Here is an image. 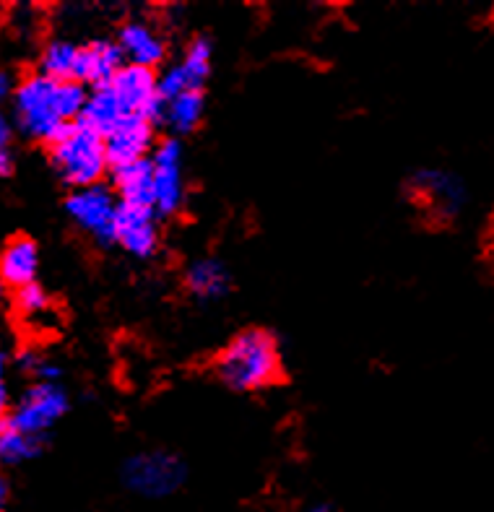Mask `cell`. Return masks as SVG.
<instances>
[{
    "label": "cell",
    "instance_id": "1",
    "mask_svg": "<svg viewBox=\"0 0 494 512\" xmlns=\"http://www.w3.org/2000/svg\"><path fill=\"white\" fill-rule=\"evenodd\" d=\"M84 104L86 91L81 84L34 73L13 89V120L24 136L50 146L65 125L76 123Z\"/></svg>",
    "mask_w": 494,
    "mask_h": 512
},
{
    "label": "cell",
    "instance_id": "2",
    "mask_svg": "<svg viewBox=\"0 0 494 512\" xmlns=\"http://www.w3.org/2000/svg\"><path fill=\"white\" fill-rule=\"evenodd\" d=\"M216 375L232 390H260L281 377V354L276 338L266 331L250 328L234 336L216 357Z\"/></svg>",
    "mask_w": 494,
    "mask_h": 512
},
{
    "label": "cell",
    "instance_id": "3",
    "mask_svg": "<svg viewBox=\"0 0 494 512\" xmlns=\"http://www.w3.org/2000/svg\"><path fill=\"white\" fill-rule=\"evenodd\" d=\"M52 167L73 188H91L99 185L110 162L104 154V141L84 125L71 123L60 130L50 143Z\"/></svg>",
    "mask_w": 494,
    "mask_h": 512
},
{
    "label": "cell",
    "instance_id": "4",
    "mask_svg": "<svg viewBox=\"0 0 494 512\" xmlns=\"http://www.w3.org/2000/svg\"><path fill=\"white\" fill-rule=\"evenodd\" d=\"M125 487L138 497L162 500L175 494L185 481V463L167 450H149L125 461L123 468Z\"/></svg>",
    "mask_w": 494,
    "mask_h": 512
},
{
    "label": "cell",
    "instance_id": "5",
    "mask_svg": "<svg viewBox=\"0 0 494 512\" xmlns=\"http://www.w3.org/2000/svg\"><path fill=\"white\" fill-rule=\"evenodd\" d=\"M65 409H68V398H65V393L58 385L34 383L21 396V401L13 406L11 414L3 416V422L24 432V435L45 440V435L55 427V422L65 414Z\"/></svg>",
    "mask_w": 494,
    "mask_h": 512
},
{
    "label": "cell",
    "instance_id": "6",
    "mask_svg": "<svg viewBox=\"0 0 494 512\" xmlns=\"http://www.w3.org/2000/svg\"><path fill=\"white\" fill-rule=\"evenodd\" d=\"M107 86L115 91L125 117H146L151 123L162 120L164 99L159 97V78H156L151 68H141V65L130 63L123 65Z\"/></svg>",
    "mask_w": 494,
    "mask_h": 512
},
{
    "label": "cell",
    "instance_id": "7",
    "mask_svg": "<svg viewBox=\"0 0 494 512\" xmlns=\"http://www.w3.org/2000/svg\"><path fill=\"white\" fill-rule=\"evenodd\" d=\"M115 195L104 185H91V188H78L76 193L68 195L65 211L76 221L78 227L97 237L99 242H112V227H115L117 214Z\"/></svg>",
    "mask_w": 494,
    "mask_h": 512
},
{
    "label": "cell",
    "instance_id": "8",
    "mask_svg": "<svg viewBox=\"0 0 494 512\" xmlns=\"http://www.w3.org/2000/svg\"><path fill=\"white\" fill-rule=\"evenodd\" d=\"M406 190H409L414 206L437 221L453 219L463 201L461 182L445 172H432V169L411 177Z\"/></svg>",
    "mask_w": 494,
    "mask_h": 512
},
{
    "label": "cell",
    "instance_id": "9",
    "mask_svg": "<svg viewBox=\"0 0 494 512\" xmlns=\"http://www.w3.org/2000/svg\"><path fill=\"white\" fill-rule=\"evenodd\" d=\"M180 143L167 138L151 154V172H154V214L172 216L180 211L185 190H182L180 172Z\"/></svg>",
    "mask_w": 494,
    "mask_h": 512
},
{
    "label": "cell",
    "instance_id": "10",
    "mask_svg": "<svg viewBox=\"0 0 494 512\" xmlns=\"http://www.w3.org/2000/svg\"><path fill=\"white\" fill-rule=\"evenodd\" d=\"M112 242L128 250L136 258H149L159 245V229H156V214L149 206L136 203H117L115 227H112Z\"/></svg>",
    "mask_w": 494,
    "mask_h": 512
},
{
    "label": "cell",
    "instance_id": "11",
    "mask_svg": "<svg viewBox=\"0 0 494 512\" xmlns=\"http://www.w3.org/2000/svg\"><path fill=\"white\" fill-rule=\"evenodd\" d=\"M102 141L104 154H107V162L112 164V169L138 162V159H146V151H151V143H154V123L146 120V117H125Z\"/></svg>",
    "mask_w": 494,
    "mask_h": 512
},
{
    "label": "cell",
    "instance_id": "12",
    "mask_svg": "<svg viewBox=\"0 0 494 512\" xmlns=\"http://www.w3.org/2000/svg\"><path fill=\"white\" fill-rule=\"evenodd\" d=\"M208 71H211V42L198 37L193 45L185 50L180 63L172 65V68L159 78V97L167 102V99L177 97L182 91L201 89Z\"/></svg>",
    "mask_w": 494,
    "mask_h": 512
},
{
    "label": "cell",
    "instance_id": "13",
    "mask_svg": "<svg viewBox=\"0 0 494 512\" xmlns=\"http://www.w3.org/2000/svg\"><path fill=\"white\" fill-rule=\"evenodd\" d=\"M123 68V52L117 42H89L78 47V65H76V84H91L94 89L107 86L117 71Z\"/></svg>",
    "mask_w": 494,
    "mask_h": 512
},
{
    "label": "cell",
    "instance_id": "14",
    "mask_svg": "<svg viewBox=\"0 0 494 512\" xmlns=\"http://www.w3.org/2000/svg\"><path fill=\"white\" fill-rule=\"evenodd\" d=\"M37 268V242L29 240V237H13V240L0 250V284L13 286V289L34 284Z\"/></svg>",
    "mask_w": 494,
    "mask_h": 512
},
{
    "label": "cell",
    "instance_id": "15",
    "mask_svg": "<svg viewBox=\"0 0 494 512\" xmlns=\"http://www.w3.org/2000/svg\"><path fill=\"white\" fill-rule=\"evenodd\" d=\"M112 185L120 195V203L154 208V172H151L149 156L112 169Z\"/></svg>",
    "mask_w": 494,
    "mask_h": 512
},
{
    "label": "cell",
    "instance_id": "16",
    "mask_svg": "<svg viewBox=\"0 0 494 512\" xmlns=\"http://www.w3.org/2000/svg\"><path fill=\"white\" fill-rule=\"evenodd\" d=\"M117 47L123 52V58L130 60V65H141L151 71L164 60V39L146 24L123 26Z\"/></svg>",
    "mask_w": 494,
    "mask_h": 512
},
{
    "label": "cell",
    "instance_id": "17",
    "mask_svg": "<svg viewBox=\"0 0 494 512\" xmlns=\"http://www.w3.org/2000/svg\"><path fill=\"white\" fill-rule=\"evenodd\" d=\"M120 120H125V112L110 86H99V89L91 91L86 97L84 110L78 115V123L89 128L91 133H97L99 138L107 136Z\"/></svg>",
    "mask_w": 494,
    "mask_h": 512
},
{
    "label": "cell",
    "instance_id": "18",
    "mask_svg": "<svg viewBox=\"0 0 494 512\" xmlns=\"http://www.w3.org/2000/svg\"><path fill=\"white\" fill-rule=\"evenodd\" d=\"M190 292L201 299H219L229 289V271L216 258L195 260L185 276Z\"/></svg>",
    "mask_w": 494,
    "mask_h": 512
},
{
    "label": "cell",
    "instance_id": "19",
    "mask_svg": "<svg viewBox=\"0 0 494 512\" xmlns=\"http://www.w3.org/2000/svg\"><path fill=\"white\" fill-rule=\"evenodd\" d=\"M203 117V91H182L177 97L167 99L162 110V123H167L175 133H193Z\"/></svg>",
    "mask_w": 494,
    "mask_h": 512
},
{
    "label": "cell",
    "instance_id": "20",
    "mask_svg": "<svg viewBox=\"0 0 494 512\" xmlns=\"http://www.w3.org/2000/svg\"><path fill=\"white\" fill-rule=\"evenodd\" d=\"M76 65H78V45L73 42H50L42 50L39 58V76L52 78V81H76Z\"/></svg>",
    "mask_w": 494,
    "mask_h": 512
},
{
    "label": "cell",
    "instance_id": "21",
    "mask_svg": "<svg viewBox=\"0 0 494 512\" xmlns=\"http://www.w3.org/2000/svg\"><path fill=\"white\" fill-rule=\"evenodd\" d=\"M42 437L24 435L11 424L0 422V466H19L42 453Z\"/></svg>",
    "mask_w": 494,
    "mask_h": 512
},
{
    "label": "cell",
    "instance_id": "22",
    "mask_svg": "<svg viewBox=\"0 0 494 512\" xmlns=\"http://www.w3.org/2000/svg\"><path fill=\"white\" fill-rule=\"evenodd\" d=\"M13 307L24 320H42L50 315V297L39 284H29L16 289L13 294Z\"/></svg>",
    "mask_w": 494,
    "mask_h": 512
},
{
    "label": "cell",
    "instance_id": "23",
    "mask_svg": "<svg viewBox=\"0 0 494 512\" xmlns=\"http://www.w3.org/2000/svg\"><path fill=\"white\" fill-rule=\"evenodd\" d=\"M19 364L21 370L26 372V375H32L37 383H55L60 377V367L52 359L42 357V354H37V351H24V354H19Z\"/></svg>",
    "mask_w": 494,
    "mask_h": 512
},
{
    "label": "cell",
    "instance_id": "24",
    "mask_svg": "<svg viewBox=\"0 0 494 512\" xmlns=\"http://www.w3.org/2000/svg\"><path fill=\"white\" fill-rule=\"evenodd\" d=\"M11 120L0 112V177L11 175L13 156H11Z\"/></svg>",
    "mask_w": 494,
    "mask_h": 512
},
{
    "label": "cell",
    "instance_id": "25",
    "mask_svg": "<svg viewBox=\"0 0 494 512\" xmlns=\"http://www.w3.org/2000/svg\"><path fill=\"white\" fill-rule=\"evenodd\" d=\"M3 377H6V359L0 354V414L6 411V383H3Z\"/></svg>",
    "mask_w": 494,
    "mask_h": 512
},
{
    "label": "cell",
    "instance_id": "26",
    "mask_svg": "<svg viewBox=\"0 0 494 512\" xmlns=\"http://www.w3.org/2000/svg\"><path fill=\"white\" fill-rule=\"evenodd\" d=\"M11 94V78L6 71H0V102Z\"/></svg>",
    "mask_w": 494,
    "mask_h": 512
},
{
    "label": "cell",
    "instance_id": "27",
    "mask_svg": "<svg viewBox=\"0 0 494 512\" xmlns=\"http://www.w3.org/2000/svg\"><path fill=\"white\" fill-rule=\"evenodd\" d=\"M6 502H8V484L6 479L0 476V512L6 510Z\"/></svg>",
    "mask_w": 494,
    "mask_h": 512
},
{
    "label": "cell",
    "instance_id": "28",
    "mask_svg": "<svg viewBox=\"0 0 494 512\" xmlns=\"http://www.w3.org/2000/svg\"><path fill=\"white\" fill-rule=\"evenodd\" d=\"M310 512H333V510H331V507H323V505H320V507H312Z\"/></svg>",
    "mask_w": 494,
    "mask_h": 512
},
{
    "label": "cell",
    "instance_id": "29",
    "mask_svg": "<svg viewBox=\"0 0 494 512\" xmlns=\"http://www.w3.org/2000/svg\"><path fill=\"white\" fill-rule=\"evenodd\" d=\"M3 416H6V414H0V422H3Z\"/></svg>",
    "mask_w": 494,
    "mask_h": 512
}]
</instances>
